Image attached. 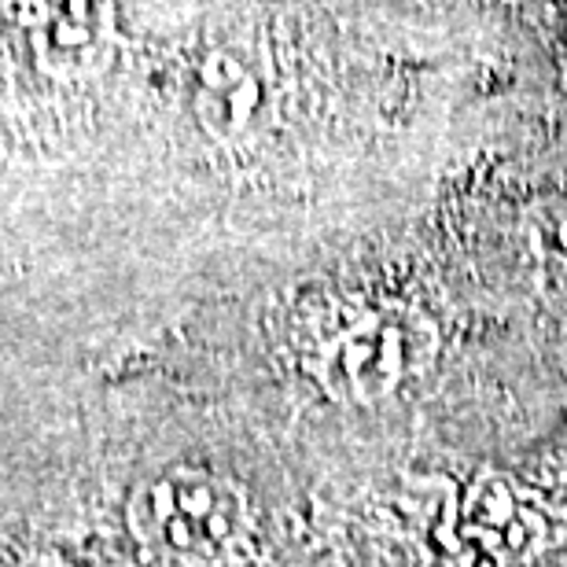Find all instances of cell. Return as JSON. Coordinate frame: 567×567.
<instances>
[{
  "instance_id": "cell-3",
  "label": "cell",
  "mask_w": 567,
  "mask_h": 567,
  "mask_svg": "<svg viewBox=\"0 0 567 567\" xmlns=\"http://www.w3.org/2000/svg\"><path fill=\"white\" fill-rule=\"evenodd\" d=\"M546 240L557 247V258L567 266V218L557 221V225H549V233H546Z\"/></svg>"
},
{
  "instance_id": "cell-1",
  "label": "cell",
  "mask_w": 567,
  "mask_h": 567,
  "mask_svg": "<svg viewBox=\"0 0 567 567\" xmlns=\"http://www.w3.org/2000/svg\"><path fill=\"white\" fill-rule=\"evenodd\" d=\"M137 530L174 567H221L247 542L251 519L233 483L203 472H177L144 491Z\"/></svg>"
},
{
  "instance_id": "cell-2",
  "label": "cell",
  "mask_w": 567,
  "mask_h": 567,
  "mask_svg": "<svg viewBox=\"0 0 567 567\" xmlns=\"http://www.w3.org/2000/svg\"><path fill=\"white\" fill-rule=\"evenodd\" d=\"M427 336L416 332V321L399 317H369L354 332L339 336L336 354L328 361V383L350 394H380L410 377Z\"/></svg>"
},
{
  "instance_id": "cell-4",
  "label": "cell",
  "mask_w": 567,
  "mask_h": 567,
  "mask_svg": "<svg viewBox=\"0 0 567 567\" xmlns=\"http://www.w3.org/2000/svg\"><path fill=\"white\" fill-rule=\"evenodd\" d=\"M30 567H55V564H30Z\"/></svg>"
}]
</instances>
